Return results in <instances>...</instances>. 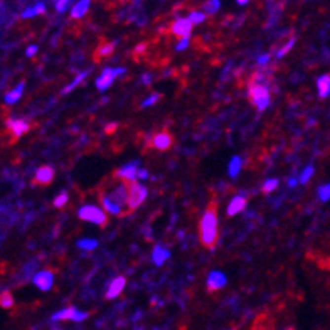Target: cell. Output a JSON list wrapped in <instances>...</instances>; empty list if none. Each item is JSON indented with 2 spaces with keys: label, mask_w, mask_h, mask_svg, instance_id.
Wrapping results in <instances>:
<instances>
[{
  "label": "cell",
  "mask_w": 330,
  "mask_h": 330,
  "mask_svg": "<svg viewBox=\"0 0 330 330\" xmlns=\"http://www.w3.org/2000/svg\"><path fill=\"white\" fill-rule=\"evenodd\" d=\"M319 197H320L322 202H327L329 201V199H330V184H325V185L319 187Z\"/></svg>",
  "instance_id": "obj_28"
},
{
  "label": "cell",
  "mask_w": 330,
  "mask_h": 330,
  "mask_svg": "<svg viewBox=\"0 0 330 330\" xmlns=\"http://www.w3.org/2000/svg\"><path fill=\"white\" fill-rule=\"evenodd\" d=\"M86 76H88V71H86V73H81V74H78V76H76V79L73 81V83L69 84L68 88H64V89H63V95H68L69 91H73V89H74L76 86H78V84H79L81 81H83L84 78H86Z\"/></svg>",
  "instance_id": "obj_25"
},
{
  "label": "cell",
  "mask_w": 330,
  "mask_h": 330,
  "mask_svg": "<svg viewBox=\"0 0 330 330\" xmlns=\"http://www.w3.org/2000/svg\"><path fill=\"white\" fill-rule=\"evenodd\" d=\"M101 206L105 207V211L113 216H120L121 214V207L115 204V202L111 201V199L108 197V195H101Z\"/></svg>",
  "instance_id": "obj_18"
},
{
  "label": "cell",
  "mask_w": 330,
  "mask_h": 330,
  "mask_svg": "<svg viewBox=\"0 0 330 330\" xmlns=\"http://www.w3.org/2000/svg\"><path fill=\"white\" fill-rule=\"evenodd\" d=\"M293 44H295V37H292L290 40H288L287 44H285V46H283L282 49H280L278 52H276V58H283V56L287 54V52L290 51V49L293 47Z\"/></svg>",
  "instance_id": "obj_32"
},
{
  "label": "cell",
  "mask_w": 330,
  "mask_h": 330,
  "mask_svg": "<svg viewBox=\"0 0 330 330\" xmlns=\"http://www.w3.org/2000/svg\"><path fill=\"white\" fill-rule=\"evenodd\" d=\"M147 177H148V172H147V170H144V169H140V170H138L137 179H140V181H145Z\"/></svg>",
  "instance_id": "obj_38"
},
{
  "label": "cell",
  "mask_w": 330,
  "mask_h": 330,
  "mask_svg": "<svg viewBox=\"0 0 330 330\" xmlns=\"http://www.w3.org/2000/svg\"><path fill=\"white\" fill-rule=\"evenodd\" d=\"M125 285H126V278H125V276H116V278L113 280L111 283H110V288H108V292H107V298L108 300L116 298V296L120 295L121 292H123Z\"/></svg>",
  "instance_id": "obj_12"
},
{
  "label": "cell",
  "mask_w": 330,
  "mask_h": 330,
  "mask_svg": "<svg viewBox=\"0 0 330 330\" xmlns=\"http://www.w3.org/2000/svg\"><path fill=\"white\" fill-rule=\"evenodd\" d=\"M276 187H278V179H268L266 182L263 184V192H271V190H275Z\"/></svg>",
  "instance_id": "obj_30"
},
{
  "label": "cell",
  "mask_w": 330,
  "mask_h": 330,
  "mask_svg": "<svg viewBox=\"0 0 330 330\" xmlns=\"http://www.w3.org/2000/svg\"><path fill=\"white\" fill-rule=\"evenodd\" d=\"M56 330H59V329H56Z\"/></svg>",
  "instance_id": "obj_44"
},
{
  "label": "cell",
  "mask_w": 330,
  "mask_h": 330,
  "mask_svg": "<svg viewBox=\"0 0 330 330\" xmlns=\"http://www.w3.org/2000/svg\"><path fill=\"white\" fill-rule=\"evenodd\" d=\"M241 164H243V160H241V157H238V155H234L233 158H231V162H229V177H236V175L239 174V170H241Z\"/></svg>",
  "instance_id": "obj_23"
},
{
  "label": "cell",
  "mask_w": 330,
  "mask_h": 330,
  "mask_svg": "<svg viewBox=\"0 0 330 330\" xmlns=\"http://www.w3.org/2000/svg\"><path fill=\"white\" fill-rule=\"evenodd\" d=\"M56 2H58V0H56Z\"/></svg>",
  "instance_id": "obj_45"
},
{
  "label": "cell",
  "mask_w": 330,
  "mask_h": 330,
  "mask_svg": "<svg viewBox=\"0 0 330 330\" xmlns=\"http://www.w3.org/2000/svg\"><path fill=\"white\" fill-rule=\"evenodd\" d=\"M78 216L83 219V221H89L93 224H98V226H101V227H105L108 222V218H107V214H105V211L96 206H83L78 211Z\"/></svg>",
  "instance_id": "obj_3"
},
{
  "label": "cell",
  "mask_w": 330,
  "mask_h": 330,
  "mask_svg": "<svg viewBox=\"0 0 330 330\" xmlns=\"http://www.w3.org/2000/svg\"><path fill=\"white\" fill-rule=\"evenodd\" d=\"M108 197L123 209V206L128 202V184H126V181L118 184L116 187H113V190L108 194Z\"/></svg>",
  "instance_id": "obj_6"
},
{
  "label": "cell",
  "mask_w": 330,
  "mask_h": 330,
  "mask_svg": "<svg viewBox=\"0 0 330 330\" xmlns=\"http://www.w3.org/2000/svg\"><path fill=\"white\" fill-rule=\"evenodd\" d=\"M172 142L174 138L169 132H160L153 137V147H155L157 150H169L170 147H172Z\"/></svg>",
  "instance_id": "obj_13"
},
{
  "label": "cell",
  "mask_w": 330,
  "mask_h": 330,
  "mask_svg": "<svg viewBox=\"0 0 330 330\" xmlns=\"http://www.w3.org/2000/svg\"><path fill=\"white\" fill-rule=\"evenodd\" d=\"M7 126H9V130L14 133L15 138L22 137L24 133H27L29 132V128H31L29 123H27L26 120H19V118H12V120H9L7 121Z\"/></svg>",
  "instance_id": "obj_10"
},
{
  "label": "cell",
  "mask_w": 330,
  "mask_h": 330,
  "mask_svg": "<svg viewBox=\"0 0 330 330\" xmlns=\"http://www.w3.org/2000/svg\"><path fill=\"white\" fill-rule=\"evenodd\" d=\"M52 179H54V169L49 165H42L37 172H36V184L47 185L52 182Z\"/></svg>",
  "instance_id": "obj_11"
},
{
  "label": "cell",
  "mask_w": 330,
  "mask_h": 330,
  "mask_svg": "<svg viewBox=\"0 0 330 330\" xmlns=\"http://www.w3.org/2000/svg\"><path fill=\"white\" fill-rule=\"evenodd\" d=\"M46 12V5H44L42 2H39V3H36L34 7H29V9H26L22 12V17L24 19H31V17H36V15H39V14H44Z\"/></svg>",
  "instance_id": "obj_21"
},
{
  "label": "cell",
  "mask_w": 330,
  "mask_h": 330,
  "mask_svg": "<svg viewBox=\"0 0 330 330\" xmlns=\"http://www.w3.org/2000/svg\"><path fill=\"white\" fill-rule=\"evenodd\" d=\"M244 207H246V197H244V195H236L233 201L229 202V206H227V216H234L241 213Z\"/></svg>",
  "instance_id": "obj_16"
},
{
  "label": "cell",
  "mask_w": 330,
  "mask_h": 330,
  "mask_svg": "<svg viewBox=\"0 0 330 330\" xmlns=\"http://www.w3.org/2000/svg\"><path fill=\"white\" fill-rule=\"evenodd\" d=\"M123 73H125V69H123V68H116V69L107 68L103 73H101L100 78L96 79V88L100 89V91H105V89H108L110 86H111L113 81H115L116 76L123 74Z\"/></svg>",
  "instance_id": "obj_5"
},
{
  "label": "cell",
  "mask_w": 330,
  "mask_h": 330,
  "mask_svg": "<svg viewBox=\"0 0 330 330\" xmlns=\"http://www.w3.org/2000/svg\"><path fill=\"white\" fill-rule=\"evenodd\" d=\"M317 86H319V96L327 98L330 95V74H324L317 79Z\"/></svg>",
  "instance_id": "obj_17"
},
{
  "label": "cell",
  "mask_w": 330,
  "mask_h": 330,
  "mask_svg": "<svg viewBox=\"0 0 330 330\" xmlns=\"http://www.w3.org/2000/svg\"><path fill=\"white\" fill-rule=\"evenodd\" d=\"M144 81H145L147 84H148V83H150V76H148V74H145V76H144Z\"/></svg>",
  "instance_id": "obj_43"
},
{
  "label": "cell",
  "mask_w": 330,
  "mask_h": 330,
  "mask_svg": "<svg viewBox=\"0 0 330 330\" xmlns=\"http://www.w3.org/2000/svg\"><path fill=\"white\" fill-rule=\"evenodd\" d=\"M170 258V251L165 250L164 246H160V244H157L155 248H153V253H152V259L153 263L157 264V266H162L167 259Z\"/></svg>",
  "instance_id": "obj_15"
},
{
  "label": "cell",
  "mask_w": 330,
  "mask_h": 330,
  "mask_svg": "<svg viewBox=\"0 0 330 330\" xmlns=\"http://www.w3.org/2000/svg\"><path fill=\"white\" fill-rule=\"evenodd\" d=\"M250 100L258 108V111H264L270 105V89L263 83H255L250 86Z\"/></svg>",
  "instance_id": "obj_2"
},
{
  "label": "cell",
  "mask_w": 330,
  "mask_h": 330,
  "mask_svg": "<svg viewBox=\"0 0 330 330\" xmlns=\"http://www.w3.org/2000/svg\"><path fill=\"white\" fill-rule=\"evenodd\" d=\"M113 49H115V46L113 44H107V46H103V47H100L98 49V56L100 58H105V56H110L113 52Z\"/></svg>",
  "instance_id": "obj_33"
},
{
  "label": "cell",
  "mask_w": 330,
  "mask_h": 330,
  "mask_svg": "<svg viewBox=\"0 0 330 330\" xmlns=\"http://www.w3.org/2000/svg\"><path fill=\"white\" fill-rule=\"evenodd\" d=\"M12 305H14V296H12V293L9 290L0 293V307H2V308H10Z\"/></svg>",
  "instance_id": "obj_24"
},
{
  "label": "cell",
  "mask_w": 330,
  "mask_h": 330,
  "mask_svg": "<svg viewBox=\"0 0 330 330\" xmlns=\"http://www.w3.org/2000/svg\"><path fill=\"white\" fill-rule=\"evenodd\" d=\"M71 2H73V0H58V2H56V10H58V12H66L68 7L71 5Z\"/></svg>",
  "instance_id": "obj_34"
},
{
  "label": "cell",
  "mask_w": 330,
  "mask_h": 330,
  "mask_svg": "<svg viewBox=\"0 0 330 330\" xmlns=\"http://www.w3.org/2000/svg\"><path fill=\"white\" fill-rule=\"evenodd\" d=\"M219 7H221V2H219V0H209V2L204 5V9L207 14H216V12L219 10Z\"/></svg>",
  "instance_id": "obj_27"
},
{
  "label": "cell",
  "mask_w": 330,
  "mask_h": 330,
  "mask_svg": "<svg viewBox=\"0 0 330 330\" xmlns=\"http://www.w3.org/2000/svg\"><path fill=\"white\" fill-rule=\"evenodd\" d=\"M126 184H128V207L133 211L140 207L142 202L147 199V189L138 182H126Z\"/></svg>",
  "instance_id": "obj_4"
},
{
  "label": "cell",
  "mask_w": 330,
  "mask_h": 330,
  "mask_svg": "<svg viewBox=\"0 0 330 330\" xmlns=\"http://www.w3.org/2000/svg\"><path fill=\"white\" fill-rule=\"evenodd\" d=\"M76 312H78V308H74V307H68V308H64V310H61V312H56L54 315H52V320H74V317H76Z\"/></svg>",
  "instance_id": "obj_20"
},
{
  "label": "cell",
  "mask_w": 330,
  "mask_h": 330,
  "mask_svg": "<svg viewBox=\"0 0 330 330\" xmlns=\"http://www.w3.org/2000/svg\"><path fill=\"white\" fill-rule=\"evenodd\" d=\"M89 3H91V0H79V2L76 3L74 7H73V10H71V17H73V19H79V17H83V15L86 14L88 9H89Z\"/></svg>",
  "instance_id": "obj_19"
},
{
  "label": "cell",
  "mask_w": 330,
  "mask_h": 330,
  "mask_svg": "<svg viewBox=\"0 0 330 330\" xmlns=\"http://www.w3.org/2000/svg\"><path fill=\"white\" fill-rule=\"evenodd\" d=\"M199 233H201V241L207 248V250H214L216 244H218V204L216 201L211 202L207 206L204 216L199 224Z\"/></svg>",
  "instance_id": "obj_1"
},
{
  "label": "cell",
  "mask_w": 330,
  "mask_h": 330,
  "mask_svg": "<svg viewBox=\"0 0 330 330\" xmlns=\"http://www.w3.org/2000/svg\"><path fill=\"white\" fill-rule=\"evenodd\" d=\"M187 46H189V37H184L182 40H179V44H177V51H184V49H187Z\"/></svg>",
  "instance_id": "obj_37"
},
{
  "label": "cell",
  "mask_w": 330,
  "mask_h": 330,
  "mask_svg": "<svg viewBox=\"0 0 330 330\" xmlns=\"http://www.w3.org/2000/svg\"><path fill=\"white\" fill-rule=\"evenodd\" d=\"M296 182H298V181H296V179H290V187H295V185H296Z\"/></svg>",
  "instance_id": "obj_42"
},
{
  "label": "cell",
  "mask_w": 330,
  "mask_h": 330,
  "mask_svg": "<svg viewBox=\"0 0 330 330\" xmlns=\"http://www.w3.org/2000/svg\"><path fill=\"white\" fill-rule=\"evenodd\" d=\"M189 20L194 24V26H195V24H201V22H204V20H206V14H204V12H190Z\"/></svg>",
  "instance_id": "obj_29"
},
{
  "label": "cell",
  "mask_w": 330,
  "mask_h": 330,
  "mask_svg": "<svg viewBox=\"0 0 330 330\" xmlns=\"http://www.w3.org/2000/svg\"><path fill=\"white\" fill-rule=\"evenodd\" d=\"M226 275L221 271H211L209 276H207V287L209 290H218V288H222L226 285Z\"/></svg>",
  "instance_id": "obj_14"
},
{
  "label": "cell",
  "mask_w": 330,
  "mask_h": 330,
  "mask_svg": "<svg viewBox=\"0 0 330 330\" xmlns=\"http://www.w3.org/2000/svg\"><path fill=\"white\" fill-rule=\"evenodd\" d=\"M236 2H238L239 5H246V3L250 2V0H236Z\"/></svg>",
  "instance_id": "obj_41"
},
{
  "label": "cell",
  "mask_w": 330,
  "mask_h": 330,
  "mask_svg": "<svg viewBox=\"0 0 330 330\" xmlns=\"http://www.w3.org/2000/svg\"><path fill=\"white\" fill-rule=\"evenodd\" d=\"M158 100H160V95H158V93H155V95H152V96H148V98H147V100L144 101V103H142V107H144V108H148L150 105L157 103Z\"/></svg>",
  "instance_id": "obj_36"
},
{
  "label": "cell",
  "mask_w": 330,
  "mask_h": 330,
  "mask_svg": "<svg viewBox=\"0 0 330 330\" xmlns=\"http://www.w3.org/2000/svg\"><path fill=\"white\" fill-rule=\"evenodd\" d=\"M192 26L194 24L190 22L189 20V17L187 19H177L174 22V26H172V32L175 36H179V37H189V34H190V31H192Z\"/></svg>",
  "instance_id": "obj_9"
},
{
  "label": "cell",
  "mask_w": 330,
  "mask_h": 330,
  "mask_svg": "<svg viewBox=\"0 0 330 330\" xmlns=\"http://www.w3.org/2000/svg\"><path fill=\"white\" fill-rule=\"evenodd\" d=\"M313 175V167L312 165H308L307 169L301 172V175H300V181L298 182H301V184H307L308 181H310V177Z\"/></svg>",
  "instance_id": "obj_31"
},
{
  "label": "cell",
  "mask_w": 330,
  "mask_h": 330,
  "mask_svg": "<svg viewBox=\"0 0 330 330\" xmlns=\"http://www.w3.org/2000/svg\"><path fill=\"white\" fill-rule=\"evenodd\" d=\"M68 202V194L66 192H61L58 197L54 199V207H63Z\"/></svg>",
  "instance_id": "obj_35"
},
{
  "label": "cell",
  "mask_w": 330,
  "mask_h": 330,
  "mask_svg": "<svg viewBox=\"0 0 330 330\" xmlns=\"http://www.w3.org/2000/svg\"><path fill=\"white\" fill-rule=\"evenodd\" d=\"M138 162H132V164H126L121 167L120 170L116 172L118 177L121 179V181H126V182H135L137 181V175H138Z\"/></svg>",
  "instance_id": "obj_8"
},
{
  "label": "cell",
  "mask_w": 330,
  "mask_h": 330,
  "mask_svg": "<svg viewBox=\"0 0 330 330\" xmlns=\"http://www.w3.org/2000/svg\"><path fill=\"white\" fill-rule=\"evenodd\" d=\"M268 61H270V56H268V54H264V56H259L258 63H259V64H266Z\"/></svg>",
  "instance_id": "obj_40"
},
{
  "label": "cell",
  "mask_w": 330,
  "mask_h": 330,
  "mask_svg": "<svg viewBox=\"0 0 330 330\" xmlns=\"http://www.w3.org/2000/svg\"><path fill=\"white\" fill-rule=\"evenodd\" d=\"M78 246L81 250H95L98 246V241L96 239H81V241H78Z\"/></svg>",
  "instance_id": "obj_26"
},
{
  "label": "cell",
  "mask_w": 330,
  "mask_h": 330,
  "mask_svg": "<svg viewBox=\"0 0 330 330\" xmlns=\"http://www.w3.org/2000/svg\"><path fill=\"white\" fill-rule=\"evenodd\" d=\"M32 282H34V285L39 288V290L47 292V290H51L52 283H54V275H52L51 271H39L34 275Z\"/></svg>",
  "instance_id": "obj_7"
},
{
  "label": "cell",
  "mask_w": 330,
  "mask_h": 330,
  "mask_svg": "<svg viewBox=\"0 0 330 330\" xmlns=\"http://www.w3.org/2000/svg\"><path fill=\"white\" fill-rule=\"evenodd\" d=\"M36 52H37V46H31L29 49H27V52H26V54L29 56V58H32V56H34Z\"/></svg>",
  "instance_id": "obj_39"
},
{
  "label": "cell",
  "mask_w": 330,
  "mask_h": 330,
  "mask_svg": "<svg viewBox=\"0 0 330 330\" xmlns=\"http://www.w3.org/2000/svg\"><path fill=\"white\" fill-rule=\"evenodd\" d=\"M22 93H24V83H20L17 88L12 89L10 93H7L5 95V103H9V105L17 103V101L20 100V96H22Z\"/></svg>",
  "instance_id": "obj_22"
}]
</instances>
